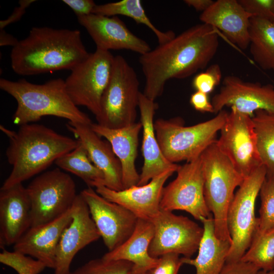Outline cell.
Masks as SVG:
<instances>
[{
	"label": "cell",
	"instance_id": "obj_1",
	"mask_svg": "<svg viewBox=\"0 0 274 274\" xmlns=\"http://www.w3.org/2000/svg\"><path fill=\"white\" fill-rule=\"evenodd\" d=\"M216 29L204 23L193 26L170 41L141 55L145 78L143 94L154 101L171 79H184L204 68L219 47Z\"/></svg>",
	"mask_w": 274,
	"mask_h": 274
},
{
	"label": "cell",
	"instance_id": "obj_2",
	"mask_svg": "<svg viewBox=\"0 0 274 274\" xmlns=\"http://www.w3.org/2000/svg\"><path fill=\"white\" fill-rule=\"evenodd\" d=\"M78 29L33 27L13 47L11 64L21 76L72 70L89 55Z\"/></svg>",
	"mask_w": 274,
	"mask_h": 274
},
{
	"label": "cell",
	"instance_id": "obj_3",
	"mask_svg": "<svg viewBox=\"0 0 274 274\" xmlns=\"http://www.w3.org/2000/svg\"><path fill=\"white\" fill-rule=\"evenodd\" d=\"M0 129L8 138L6 156L12 166L1 189L22 183L41 173L79 144L78 140L42 124L22 125L17 131L1 125Z\"/></svg>",
	"mask_w": 274,
	"mask_h": 274
},
{
	"label": "cell",
	"instance_id": "obj_4",
	"mask_svg": "<svg viewBox=\"0 0 274 274\" xmlns=\"http://www.w3.org/2000/svg\"><path fill=\"white\" fill-rule=\"evenodd\" d=\"M0 88L17 102L12 117L16 125L31 123L47 116L64 118L72 122L92 123L88 115L72 101L67 93L65 81L61 78L42 84H33L24 79L12 81L1 78Z\"/></svg>",
	"mask_w": 274,
	"mask_h": 274
},
{
	"label": "cell",
	"instance_id": "obj_5",
	"mask_svg": "<svg viewBox=\"0 0 274 274\" xmlns=\"http://www.w3.org/2000/svg\"><path fill=\"white\" fill-rule=\"evenodd\" d=\"M204 176V196L212 214L217 237L232 244L227 225V214L235 189L245 178L218 148L216 142L200 155Z\"/></svg>",
	"mask_w": 274,
	"mask_h": 274
},
{
	"label": "cell",
	"instance_id": "obj_6",
	"mask_svg": "<svg viewBox=\"0 0 274 274\" xmlns=\"http://www.w3.org/2000/svg\"><path fill=\"white\" fill-rule=\"evenodd\" d=\"M228 114L222 110L213 118L189 126H185L180 117L158 119L154 122V129L163 154L174 163L197 159L216 142L217 132L225 123Z\"/></svg>",
	"mask_w": 274,
	"mask_h": 274
},
{
	"label": "cell",
	"instance_id": "obj_7",
	"mask_svg": "<svg viewBox=\"0 0 274 274\" xmlns=\"http://www.w3.org/2000/svg\"><path fill=\"white\" fill-rule=\"evenodd\" d=\"M140 92L134 68L122 56H115L110 80L101 98L99 113L95 117L97 124L118 129L135 122Z\"/></svg>",
	"mask_w": 274,
	"mask_h": 274
},
{
	"label": "cell",
	"instance_id": "obj_8",
	"mask_svg": "<svg viewBox=\"0 0 274 274\" xmlns=\"http://www.w3.org/2000/svg\"><path fill=\"white\" fill-rule=\"evenodd\" d=\"M266 175L265 166H258L245 178L234 195L227 214L232 244L226 262L240 260L257 231L258 218L255 214V202Z\"/></svg>",
	"mask_w": 274,
	"mask_h": 274
},
{
	"label": "cell",
	"instance_id": "obj_9",
	"mask_svg": "<svg viewBox=\"0 0 274 274\" xmlns=\"http://www.w3.org/2000/svg\"><path fill=\"white\" fill-rule=\"evenodd\" d=\"M26 189L31 204L30 227L61 216L71 209L78 195L74 180L59 168L40 174Z\"/></svg>",
	"mask_w": 274,
	"mask_h": 274
},
{
	"label": "cell",
	"instance_id": "obj_10",
	"mask_svg": "<svg viewBox=\"0 0 274 274\" xmlns=\"http://www.w3.org/2000/svg\"><path fill=\"white\" fill-rule=\"evenodd\" d=\"M114 57L110 51L96 49L71 70L65 88L76 106H84L96 117L101 98L108 85Z\"/></svg>",
	"mask_w": 274,
	"mask_h": 274
},
{
	"label": "cell",
	"instance_id": "obj_11",
	"mask_svg": "<svg viewBox=\"0 0 274 274\" xmlns=\"http://www.w3.org/2000/svg\"><path fill=\"white\" fill-rule=\"evenodd\" d=\"M220 132L218 148L244 178L262 165L252 117L231 107Z\"/></svg>",
	"mask_w": 274,
	"mask_h": 274
},
{
	"label": "cell",
	"instance_id": "obj_12",
	"mask_svg": "<svg viewBox=\"0 0 274 274\" xmlns=\"http://www.w3.org/2000/svg\"><path fill=\"white\" fill-rule=\"evenodd\" d=\"M154 228L149 253L155 258L167 253L191 257L198 250L203 227L187 217L160 209L151 220Z\"/></svg>",
	"mask_w": 274,
	"mask_h": 274
},
{
	"label": "cell",
	"instance_id": "obj_13",
	"mask_svg": "<svg viewBox=\"0 0 274 274\" xmlns=\"http://www.w3.org/2000/svg\"><path fill=\"white\" fill-rule=\"evenodd\" d=\"M176 178L164 187L160 209L188 212L201 221L213 216L204 196V176L200 156L180 165Z\"/></svg>",
	"mask_w": 274,
	"mask_h": 274
},
{
	"label": "cell",
	"instance_id": "obj_14",
	"mask_svg": "<svg viewBox=\"0 0 274 274\" xmlns=\"http://www.w3.org/2000/svg\"><path fill=\"white\" fill-rule=\"evenodd\" d=\"M109 251L125 242L133 232L138 218L130 211L98 194L92 188L81 192Z\"/></svg>",
	"mask_w": 274,
	"mask_h": 274
},
{
	"label": "cell",
	"instance_id": "obj_15",
	"mask_svg": "<svg viewBox=\"0 0 274 274\" xmlns=\"http://www.w3.org/2000/svg\"><path fill=\"white\" fill-rule=\"evenodd\" d=\"M211 102L215 114L225 106L234 107L252 117L258 110L274 113V86L244 81L233 75L227 76Z\"/></svg>",
	"mask_w": 274,
	"mask_h": 274
},
{
	"label": "cell",
	"instance_id": "obj_16",
	"mask_svg": "<svg viewBox=\"0 0 274 274\" xmlns=\"http://www.w3.org/2000/svg\"><path fill=\"white\" fill-rule=\"evenodd\" d=\"M71 209L72 220L63 231L57 246L54 274H69L77 253L101 237L81 193L78 194Z\"/></svg>",
	"mask_w": 274,
	"mask_h": 274
},
{
	"label": "cell",
	"instance_id": "obj_17",
	"mask_svg": "<svg viewBox=\"0 0 274 274\" xmlns=\"http://www.w3.org/2000/svg\"><path fill=\"white\" fill-rule=\"evenodd\" d=\"M78 22L84 27L94 42L96 49H126L141 55L151 50L149 45L138 37L118 17L91 13L77 17Z\"/></svg>",
	"mask_w": 274,
	"mask_h": 274
},
{
	"label": "cell",
	"instance_id": "obj_18",
	"mask_svg": "<svg viewBox=\"0 0 274 274\" xmlns=\"http://www.w3.org/2000/svg\"><path fill=\"white\" fill-rule=\"evenodd\" d=\"M174 173H163L145 185H134L120 191L111 189L104 185L97 186L95 191L109 201L125 208L138 218L150 221L160 210L164 185Z\"/></svg>",
	"mask_w": 274,
	"mask_h": 274
},
{
	"label": "cell",
	"instance_id": "obj_19",
	"mask_svg": "<svg viewBox=\"0 0 274 274\" xmlns=\"http://www.w3.org/2000/svg\"><path fill=\"white\" fill-rule=\"evenodd\" d=\"M31 225V204L22 183L0 191V247L15 244Z\"/></svg>",
	"mask_w": 274,
	"mask_h": 274
},
{
	"label": "cell",
	"instance_id": "obj_20",
	"mask_svg": "<svg viewBox=\"0 0 274 274\" xmlns=\"http://www.w3.org/2000/svg\"><path fill=\"white\" fill-rule=\"evenodd\" d=\"M139 109L143 129L142 152L144 163L137 185L142 186L163 173L177 172L180 165L167 160L159 146L153 121L155 110L157 109L156 103L140 92Z\"/></svg>",
	"mask_w": 274,
	"mask_h": 274
},
{
	"label": "cell",
	"instance_id": "obj_21",
	"mask_svg": "<svg viewBox=\"0 0 274 274\" xmlns=\"http://www.w3.org/2000/svg\"><path fill=\"white\" fill-rule=\"evenodd\" d=\"M67 129L87 150L94 164L104 175V186L116 191L124 189L121 163L110 144L104 141L91 128V124L68 121Z\"/></svg>",
	"mask_w": 274,
	"mask_h": 274
},
{
	"label": "cell",
	"instance_id": "obj_22",
	"mask_svg": "<svg viewBox=\"0 0 274 274\" xmlns=\"http://www.w3.org/2000/svg\"><path fill=\"white\" fill-rule=\"evenodd\" d=\"M72 220L71 209L50 222L30 227L14 245V251L35 258L43 262L47 267L54 269L60 238Z\"/></svg>",
	"mask_w": 274,
	"mask_h": 274
},
{
	"label": "cell",
	"instance_id": "obj_23",
	"mask_svg": "<svg viewBox=\"0 0 274 274\" xmlns=\"http://www.w3.org/2000/svg\"><path fill=\"white\" fill-rule=\"evenodd\" d=\"M252 16L236 0H218L201 13L199 19L220 29L241 49L250 44L249 28Z\"/></svg>",
	"mask_w": 274,
	"mask_h": 274
},
{
	"label": "cell",
	"instance_id": "obj_24",
	"mask_svg": "<svg viewBox=\"0 0 274 274\" xmlns=\"http://www.w3.org/2000/svg\"><path fill=\"white\" fill-rule=\"evenodd\" d=\"M92 130L110 144L122 167L124 189L137 185L140 174L136 171L135 161L138 154L139 135L142 125L141 122L118 129H110L97 123H92Z\"/></svg>",
	"mask_w": 274,
	"mask_h": 274
},
{
	"label": "cell",
	"instance_id": "obj_25",
	"mask_svg": "<svg viewBox=\"0 0 274 274\" xmlns=\"http://www.w3.org/2000/svg\"><path fill=\"white\" fill-rule=\"evenodd\" d=\"M154 228L151 221L138 218L135 229L122 244L102 257L107 260H126L133 264L131 273H145L157 263L158 258L151 257L149 248Z\"/></svg>",
	"mask_w": 274,
	"mask_h": 274
},
{
	"label": "cell",
	"instance_id": "obj_26",
	"mask_svg": "<svg viewBox=\"0 0 274 274\" xmlns=\"http://www.w3.org/2000/svg\"><path fill=\"white\" fill-rule=\"evenodd\" d=\"M203 234L196 258L181 257L183 264L195 267L196 274H219L226 263L231 243L216 235L213 217L202 219Z\"/></svg>",
	"mask_w": 274,
	"mask_h": 274
},
{
	"label": "cell",
	"instance_id": "obj_27",
	"mask_svg": "<svg viewBox=\"0 0 274 274\" xmlns=\"http://www.w3.org/2000/svg\"><path fill=\"white\" fill-rule=\"evenodd\" d=\"M250 51L263 70L274 72V23L252 17L249 28Z\"/></svg>",
	"mask_w": 274,
	"mask_h": 274
},
{
	"label": "cell",
	"instance_id": "obj_28",
	"mask_svg": "<svg viewBox=\"0 0 274 274\" xmlns=\"http://www.w3.org/2000/svg\"><path fill=\"white\" fill-rule=\"evenodd\" d=\"M92 13L107 16L120 15L130 17L137 23L147 26L156 36L159 44H164L176 36L172 30L162 31L158 29L146 15L140 0H123L96 5Z\"/></svg>",
	"mask_w": 274,
	"mask_h": 274
},
{
	"label": "cell",
	"instance_id": "obj_29",
	"mask_svg": "<svg viewBox=\"0 0 274 274\" xmlns=\"http://www.w3.org/2000/svg\"><path fill=\"white\" fill-rule=\"evenodd\" d=\"M58 168L71 173L81 179L88 187L104 185V175L92 162L88 152L79 141L77 147L57 159Z\"/></svg>",
	"mask_w": 274,
	"mask_h": 274
},
{
	"label": "cell",
	"instance_id": "obj_30",
	"mask_svg": "<svg viewBox=\"0 0 274 274\" xmlns=\"http://www.w3.org/2000/svg\"><path fill=\"white\" fill-rule=\"evenodd\" d=\"M257 138V146L267 177H274V113L256 111L252 117Z\"/></svg>",
	"mask_w": 274,
	"mask_h": 274
},
{
	"label": "cell",
	"instance_id": "obj_31",
	"mask_svg": "<svg viewBox=\"0 0 274 274\" xmlns=\"http://www.w3.org/2000/svg\"><path fill=\"white\" fill-rule=\"evenodd\" d=\"M240 260L252 263L260 270H274V227L256 232Z\"/></svg>",
	"mask_w": 274,
	"mask_h": 274
},
{
	"label": "cell",
	"instance_id": "obj_32",
	"mask_svg": "<svg viewBox=\"0 0 274 274\" xmlns=\"http://www.w3.org/2000/svg\"><path fill=\"white\" fill-rule=\"evenodd\" d=\"M133 264L126 260H91L69 274H130Z\"/></svg>",
	"mask_w": 274,
	"mask_h": 274
},
{
	"label": "cell",
	"instance_id": "obj_33",
	"mask_svg": "<svg viewBox=\"0 0 274 274\" xmlns=\"http://www.w3.org/2000/svg\"><path fill=\"white\" fill-rule=\"evenodd\" d=\"M259 194L261 207L257 232H263L274 227V177L266 176Z\"/></svg>",
	"mask_w": 274,
	"mask_h": 274
},
{
	"label": "cell",
	"instance_id": "obj_34",
	"mask_svg": "<svg viewBox=\"0 0 274 274\" xmlns=\"http://www.w3.org/2000/svg\"><path fill=\"white\" fill-rule=\"evenodd\" d=\"M0 262L11 267L18 274H39L47 267L38 259L19 252H10L4 249L0 253Z\"/></svg>",
	"mask_w": 274,
	"mask_h": 274
},
{
	"label": "cell",
	"instance_id": "obj_35",
	"mask_svg": "<svg viewBox=\"0 0 274 274\" xmlns=\"http://www.w3.org/2000/svg\"><path fill=\"white\" fill-rule=\"evenodd\" d=\"M221 78L222 73L219 65L213 64L204 72H201L194 77L192 85L196 91L208 94L220 84Z\"/></svg>",
	"mask_w": 274,
	"mask_h": 274
},
{
	"label": "cell",
	"instance_id": "obj_36",
	"mask_svg": "<svg viewBox=\"0 0 274 274\" xmlns=\"http://www.w3.org/2000/svg\"><path fill=\"white\" fill-rule=\"evenodd\" d=\"M238 2L252 17L274 23V0H238Z\"/></svg>",
	"mask_w": 274,
	"mask_h": 274
},
{
	"label": "cell",
	"instance_id": "obj_37",
	"mask_svg": "<svg viewBox=\"0 0 274 274\" xmlns=\"http://www.w3.org/2000/svg\"><path fill=\"white\" fill-rule=\"evenodd\" d=\"M183 264L179 254H165L159 257L157 264L145 274H178Z\"/></svg>",
	"mask_w": 274,
	"mask_h": 274
},
{
	"label": "cell",
	"instance_id": "obj_38",
	"mask_svg": "<svg viewBox=\"0 0 274 274\" xmlns=\"http://www.w3.org/2000/svg\"><path fill=\"white\" fill-rule=\"evenodd\" d=\"M259 270L252 263L239 260L226 262L219 274H257Z\"/></svg>",
	"mask_w": 274,
	"mask_h": 274
},
{
	"label": "cell",
	"instance_id": "obj_39",
	"mask_svg": "<svg viewBox=\"0 0 274 274\" xmlns=\"http://www.w3.org/2000/svg\"><path fill=\"white\" fill-rule=\"evenodd\" d=\"M190 103L197 111L202 113H214V108L209 101L208 94L196 91L190 96Z\"/></svg>",
	"mask_w": 274,
	"mask_h": 274
},
{
	"label": "cell",
	"instance_id": "obj_40",
	"mask_svg": "<svg viewBox=\"0 0 274 274\" xmlns=\"http://www.w3.org/2000/svg\"><path fill=\"white\" fill-rule=\"evenodd\" d=\"M62 2L71 8L77 17L91 14L96 6L92 0H63Z\"/></svg>",
	"mask_w": 274,
	"mask_h": 274
},
{
	"label": "cell",
	"instance_id": "obj_41",
	"mask_svg": "<svg viewBox=\"0 0 274 274\" xmlns=\"http://www.w3.org/2000/svg\"><path fill=\"white\" fill-rule=\"evenodd\" d=\"M35 2L34 0L19 1V6L14 9L11 15L7 19L1 20L0 29H3L8 25L19 21L24 14L26 8Z\"/></svg>",
	"mask_w": 274,
	"mask_h": 274
},
{
	"label": "cell",
	"instance_id": "obj_42",
	"mask_svg": "<svg viewBox=\"0 0 274 274\" xmlns=\"http://www.w3.org/2000/svg\"><path fill=\"white\" fill-rule=\"evenodd\" d=\"M184 2L188 6L202 13L207 10L214 2L212 0H185Z\"/></svg>",
	"mask_w": 274,
	"mask_h": 274
},
{
	"label": "cell",
	"instance_id": "obj_43",
	"mask_svg": "<svg viewBox=\"0 0 274 274\" xmlns=\"http://www.w3.org/2000/svg\"><path fill=\"white\" fill-rule=\"evenodd\" d=\"M19 41L12 35L7 32L4 29H0V46L10 45L13 47L15 46Z\"/></svg>",
	"mask_w": 274,
	"mask_h": 274
},
{
	"label": "cell",
	"instance_id": "obj_44",
	"mask_svg": "<svg viewBox=\"0 0 274 274\" xmlns=\"http://www.w3.org/2000/svg\"><path fill=\"white\" fill-rule=\"evenodd\" d=\"M257 274H274V270L270 271H264L262 270H259Z\"/></svg>",
	"mask_w": 274,
	"mask_h": 274
},
{
	"label": "cell",
	"instance_id": "obj_45",
	"mask_svg": "<svg viewBox=\"0 0 274 274\" xmlns=\"http://www.w3.org/2000/svg\"><path fill=\"white\" fill-rule=\"evenodd\" d=\"M130 274H145V273H131Z\"/></svg>",
	"mask_w": 274,
	"mask_h": 274
}]
</instances>
